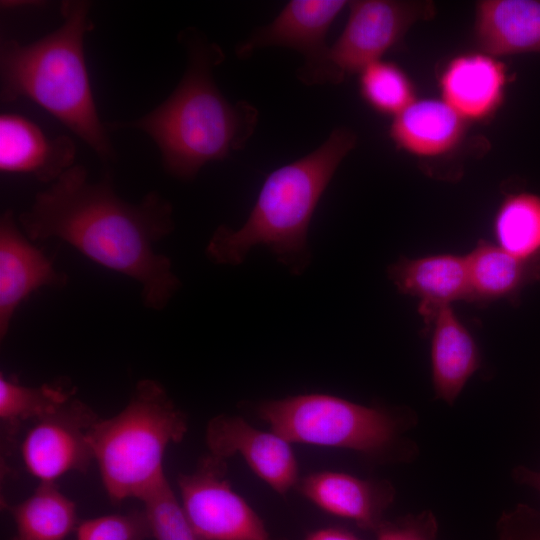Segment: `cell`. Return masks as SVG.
I'll return each mask as SVG.
<instances>
[{"mask_svg":"<svg viewBox=\"0 0 540 540\" xmlns=\"http://www.w3.org/2000/svg\"><path fill=\"white\" fill-rule=\"evenodd\" d=\"M497 540H540V511L517 504L505 511L496 523Z\"/></svg>","mask_w":540,"mask_h":540,"instance_id":"cell-28","label":"cell"},{"mask_svg":"<svg viewBox=\"0 0 540 540\" xmlns=\"http://www.w3.org/2000/svg\"><path fill=\"white\" fill-rule=\"evenodd\" d=\"M356 142L354 131L337 127L318 148L268 174L245 223L238 229L221 225L214 231L205 249L207 258L235 266L262 245L292 274L301 275L311 262L312 216Z\"/></svg>","mask_w":540,"mask_h":540,"instance_id":"cell-3","label":"cell"},{"mask_svg":"<svg viewBox=\"0 0 540 540\" xmlns=\"http://www.w3.org/2000/svg\"><path fill=\"white\" fill-rule=\"evenodd\" d=\"M473 39L496 58L540 54V0H481L475 5Z\"/></svg>","mask_w":540,"mask_h":540,"instance_id":"cell-18","label":"cell"},{"mask_svg":"<svg viewBox=\"0 0 540 540\" xmlns=\"http://www.w3.org/2000/svg\"><path fill=\"white\" fill-rule=\"evenodd\" d=\"M259 417L290 443L356 451L372 459L406 461L416 455L403 435L416 424L408 409L365 406L321 393L265 400Z\"/></svg>","mask_w":540,"mask_h":540,"instance_id":"cell-6","label":"cell"},{"mask_svg":"<svg viewBox=\"0 0 540 540\" xmlns=\"http://www.w3.org/2000/svg\"><path fill=\"white\" fill-rule=\"evenodd\" d=\"M3 505L16 525L12 540H65L78 526L75 502L55 482H40L24 501Z\"/></svg>","mask_w":540,"mask_h":540,"instance_id":"cell-21","label":"cell"},{"mask_svg":"<svg viewBox=\"0 0 540 540\" xmlns=\"http://www.w3.org/2000/svg\"><path fill=\"white\" fill-rule=\"evenodd\" d=\"M99 419L73 397L53 413L33 421L20 443L27 471L40 482H55L69 472H86L95 461L89 431Z\"/></svg>","mask_w":540,"mask_h":540,"instance_id":"cell-9","label":"cell"},{"mask_svg":"<svg viewBox=\"0 0 540 540\" xmlns=\"http://www.w3.org/2000/svg\"><path fill=\"white\" fill-rule=\"evenodd\" d=\"M299 492L325 512L353 521L373 531L385 520L395 489L387 480H370L353 475L321 471L300 478Z\"/></svg>","mask_w":540,"mask_h":540,"instance_id":"cell-14","label":"cell"},{"mask_svg":"<svg viewBox=\"0 0 540 540\" xmlns=\"http://www.w3.org/2000/svg\"><path fill=\"white\" fill-rule=\"evenodd\" d=\"M359 92L374 111L392 118L417 99L409 75L398 64L383 59L359 73Z\"/></svg>","mask_w":540,"mask_h":540,"instance_id":"cell-24","label":"cell"},{"mask_svg":"<svg viewBox=\"0 0 540 540\" xmlns=\"http://www.w3.org/2000/svg\"><path fill=\"white\" fill-rule=\"evenodd\" d=\"M497 244L525 259L540 257V195L530 191L507 194L493 221Z\"/></svg>","mask_w":540,"mask_h":540,"instance_id":"cell-23","label":"cell"},{"mask_svg":"<svg viewBox=\"0 0 540 540\" xmlns=\"http://www.w3.org/2000/svg\"><path fill=\"white\" fill-rule=\"evenodd\" d=\"M508 83L505 64L481 51L454 56L438 79L440 98L468 123L493 117L504 102Z\"/></svg>","mask_w":540,"mask_h":540,"instance_id":"cell-13","label":"cell"},{"mask_svg":"<svg viewBox=\"0 0 540 540\" xmlns=\"http://www.w3.org/2000/svg\"><path fill=\"white\" fill-rule=\"evenodd\" d=\"M512 478L517 483L531 487L540 493V470L519 465L513 469Z\"/></svg>","mask_w":540,"mask_h":540,"instance_id":"cell-30","label":"cell"},{"mask_svg":"<svg viewBox=\"0 0 540 540\" xmlns=\"http://www.w3.org/2000/svg\"><path fill=\"white\" fill-rule=\"evenodd\" d=\"M431 332L430 361L436 399L452 405L481 365L479 348L452 305L425 323Z\"/></svg>","mask_w":540,"mask_h":540,"instance_id":"cell-17","label":"cell"},{"mask_svg":"<svg viewBox=\"0 0 540 540\" xmlns=\"http://www.w3.org/2000/svg\"><path fill=\"white\" fill-rule=\"evenodd\" d=\"M226 460L207 454L177 478L181 507L197 540H272L262 519L226 478Z\"/></svg>","mask_w":540,"mask_h":540,"instance_id":"cell-8","label":"cell"},{"mask_svg":"<svg viewBox=\"0 0 540 540\" xmlns=\"http://www.w3.org/2000/svg\"><path fill=\"white\" fill-rule=\"evenodd\" d=\"M187 417L163 386L151 379L137 383L128 404L117 415L99 418L89 442L110 501L140 499L166 477L167 447L183 440Z\"/></svg>","mask_w":540,"mask_h":540,"instance_id":"cell-5","label":"cell"},{"mask_svg":"<svg viewBox=\"0 0 540 540\" xmlns=\"http://www.w3.org/2000/svg\"><path fill=\"white\" fill-rule=\"evenodd\" d=\"M139 500L156 540H197L166 477Z\"/></svg>","mask_w":540,"mask_h":540,"instance_id":"cell-25","label":"cell"},{"mask_svg":"<svg viewBox=\"0 0 540 540\" xmlns=\"http://www.w3.org/2000/svg\"><path fill=\"white\" fill-rule=\"evenodd\" d=\"M468 124L441 98H417L392 118L389 136L399 150L435 159L461 144Z\"/></svg>","mask_w":540,"mask_h":540,"instance_id":"cell-19","label":"cell"},{"mask_svg":"<svg viewBox=\"0 0 540 540\" xmlns=\"http://www.w3.org/2000/svg\"><path fill=\"white\" fill-rule=\"evenodd\" d=\"M305 540H359L352 532L341 527H326L310 533Z\"/></svg>","mask_w":540,"mask_h":540,"instance_id":"cell-29","label":"cell"},{"mask_svg":"<svg viewBox=\"0 0 540 540\" xmlns=\"http://www.w3.org/2000/svg\"><path fill=\"white\" fill-rule=\"evenodd\" d=\"M346 25L313 76L310 85L338 84L397 47L418 21L435 13L429 1H350Z\"/></svg>","mask_w":540,"mask_h":540,"instance_id":"cell-7","label":"cell"},{"mask_svg":"<svg viewBox=\"0 0 540 540\" xmlns=\"http://www.w3.org/2000/svg\"><path fill=\"white\" fill-rule=\"evenodd\" d=\"M67 276L20 231L12 211L0 221V335L5 338L18 306L41 287L60 288Z\"/></svg>","mask_w":540,"mask_h":540,"instance_id":"cell-12","label":"cell"},{"mask_svg":"<svg viewBox=\"0 0 540 540\" xmlns=\"http://www.w3.org/2000/svg\"><path fill=\"white\" fill-rule=\"evenodd\" d=\"M387 273L399 292L418 298L424 323L442 306L470 302L466 256L445 253L401 257L390 264Z\"/></svg>","mask_w":540,"mask_h":540,"instance_id":"cell-16","label":"cell"},{"mask_svg":"<svg viewBox=\"0 0 540 540\" xmlns=\"http://www.w3.org/2000/svg\"><path fill=\"white\" fill-rule=\"evenodd\" d=\"M75 395L67 383L25 386L17 379L0 376V421L5 450L14 448L21 426L55 412Z\"/></svg>","mask_w":540,"mask_h":540,"instance_id":"cell-22","label":"cell"},{"mask_svg":"<svg viewBox=\"0 0 540 540\" xmlns=\"http://www.w3.org/2000/svg\"><path fill=\"white\" fill-rule=\"evenodd\" d=\"M349 4L344 0H291L267 26L256 29L237 49L247 57L265 47H286L304 56L298 77L308 85L319 69L329 48L326 44L330 26Z\"/></svg>","mask_w":540,"mask_h":540,"instance_id":"cell-11","label":"cell"},{"mask_svg":"<svg viewBox=\"0 0 540 540\" xmlns=\"http://www.w3.org/2000/svg\"><path fill=\"white\" fill-rule=\"evenodd\" d=\"M376 540H436L438 522L428 510L384 520L375 530Z\"/></svg>","mask_w":540,"mask_h":540,"instance_id":"cell-27","label":"cell"},{"mask_svg":"<svg viewBox=\"0 0 540 540\" xmlns=\"http://www.w3.org/2000/svg\"><path fill=\"white\" fill-rule=\"evenodd\" d=\"M76 540H148L153 537L145 511L111 514L82 521Z\"/></svg>","mask_w":540,"mask_h":540,"instance_id":"cell-26","label":"cell"},{"mask_svg":"<svg viewBox=\"0 0 540 540\" xmlns=\"http://www.w3.org/2000/svg\"><path fill=\"white\" fill-rule=\"evenodd\" d=\"M76 147L66 135L48 137L30 119L14 113L0 116V170L31 175L53 183L74 166Z\"/></svg>","mask_w":540,"mask_h":540,"instance_id":"cell-15","label":"cell"},{"mask_svg":"<svg viewBox=\"0 0 540 540\" xmlns=\"http://www.w3.org/2000/svg\"><path fill=\"white\" fill-rule=\"evenodd\" d=\"M180 38L188 66L175 90L143 117L110 126L146 133L159 148L164 169L188 181L205 164L243 148L255 130L258 112L245 101L229 102L218 89L213 69L224 58L218 45L191 30Z\"/></svg>","mask_w":540,"mask_h":540,"instance_id":"cell-2","label":"cell"},{"mask_svg":"<svg viewBox=\"0 0 540 540\" xmlns=\"http://www.w3.org/2000/svg\"><path fill=\"white\" fill-rule=\"evenodd\" d=\"M91 3L63 1L62 24L29 44L4 39L0 45L3 102L26 98L65 125L102 160L115 157L100 120L89 80L84 39L93 29Z\"/></svg>","mask_w":540,"mask_h":540,"instance_id":"cell-4","label":"cell"},{"mask_svg":"<svg viewBox=\"0 0 540 540\" xmlns=\"http://www.w3.org/2000/svg\"><path fill=\"white\" fill-rule=\"evenodd\" d=\"M209 453L227 459L240 455L252 471L284 496L297 486L299 468L291 443L275 432H265L239 416L217 415L206 426Z\"/></svg>","mask_w":540,"mask_h":540,"instance_id":"cell-10","label":"cell"},{"mask_svg":"<svg viewBox=\"0 0 540 540\" xmlns=\"http://www.w3.org/2000/svg\"><path fill=\"white\" fill-rule=\"evenodd\" d=\"M30 240L60 239L93 262L134 279L144 305L162 310L181 286L170 259L154 245L174 229L171 203L156 191L122 200L111 178L88 180L82 165L65 171L18 217Z\"/></svg>","mask_w":540,"mask_h":540,"instance_id":"cell-1","label":"cell"},{"mask_svg":"<svg viewBox=\"0 0 540 540\" xmlns=\"http://www.w3.org/2000/svg\"><path fill=\"white\" fill-rule=\"evenodd\" d=\"M465 256L470 302H515L527 285L540 282V257L521 258L483 240Z\"/></svg>","mask_w":540,"mask_h":540,"instance_id":"cell-20","label":"cell"}]
</instances>
